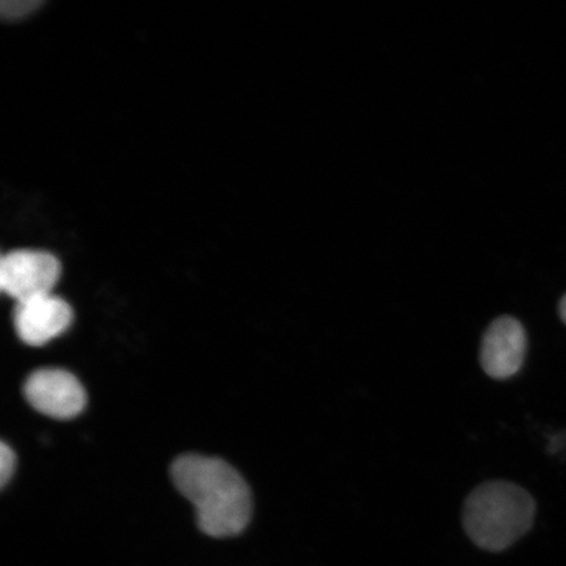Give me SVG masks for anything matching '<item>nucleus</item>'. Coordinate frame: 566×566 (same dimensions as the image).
Segmentation results:
<instances>
[{"instance_id": "39448f33", "label": "nucleus", "mask_w": 566, "mask_h": 566, "mask_svg": "<svg viewBox=\"0 0 566 566\" xmlns=\"http://www.w3.org/2000/svg\"><path fill=\"white\" fill-rule=\"evenodd\" d=\"M526 331L512 316H501L486 329L481 342L480 364L493 379L513 378L525 363Z\"/></svg>"}, {"instance_id": "7ed1b4c3", "label": "nucleus", "mask_w": 566, "mask_h": 566, "mask_svg": "<svg viewBox=\"0 0 566 566\" xmlns=\"http://www.w3.org/2000/svg\"><path fill=\"white\" fill-rule=\"evenodd\" d=\"M61 263L45 251L17 250L0 261V286L18 303L52 294L61 275Z\"/></svg>"}, {"instance_id": "20e7f679", "label": "nucleus", "mask_w": 566, "mask_h": 566, "mask_svg": "<svg viewBox=\"0 0 566 566\" xmlns=\"http://www.w3.org/2000/svg\"><path fill=\"white\" fill-rule=\"evenodd\" d=\"M24 395L40 413L67 420L86 407L87 396L73 374L59 369L34 371L24 385Z\"/></svg>"}, {"instance_id": "423d86ee", "label": "nucleus", "mask_w": 566, "mask_h": 566, "mask_svg": "<svg viewBox=\"0 0 566 566\" xmlns=\"http://www.w3.org/2000/svg\"><path fill=\"white\" fill-rule=\"evenodd\" d=\"M73 322V310L66 301L52 294L17 304L13 323L21 342L42 346L59 337Z\"/></svg>"}, {"instance_id": "6e6552de", "label": "nucleus", "mask_w": 566, "mask_h": 566, "mask_svg": "<svg viewBox=\"0 0 566 566\" xmlns=\"http://www.w3.org/2000/svg\"><path fill=\"white\" fill-rule=\"evenodd\" d=\"M17 457L9 444L2 442L0 446V484L6 486L15 472Z\"/></svg>"}, {"instance_id": "0eeeda50", "label": "nucleus", "mask_w": 566, "mask_h": 566, "mask_svg": "<svg viewBox=\"0 0 566 566\" xmlns=\"http://www.w3.org/2000/svg\"><path fill=\"white\" fill-rule=\"evenodd\" d=\"M40 6L41 2L38 0H23V2L12 0V2H3L0 7H2V13L7 19H20L30 15Z\"/></svg>"}, {"instance_id": "f257e3e1", "label": "nucleus", "mask_w": 566, "mask_h": 566, "mask_svg": "<svg viewBox=\"0 0 566 566\" xmlns=\"http://www.w3.org/2000/svg\"><path fill=\"white\" fill-rule=\"evenodd\" d=\"M177 490L192 502L198 526L214 537L235 536L248 526L252 497L244 479L221 459L182 455L172 465Z\"/></svg>"}, {"instance_id": "f03ea898", "label": "nucleus", "mask_w": 566, "mask_h": 566, "mask_svg": "<svg viewBox=\"0 0 566 566\" xmlns=\"http://www.w3.org/2000/svg\"><path fill=\"white\" fill-rule=\"evenodd\" d=\"M536 505L523 488L507 481H488L464 502L465 533L478 547L504 551L533 526Z\"/></svg>"}, {"instance_id": "1a4fd4ad", "label": "nucleus", "mask_w": 566, "mask_h": 566, "mask_svg": "<svg viewBox=\"0 0 566 566\" xmlns=\"http://www.w3.org/2000/svg\"><path fill=\"white\" fill-rule=\"evenodd\" d=\"M558 313H560L563 322L566 324V294L563 296L560 304H558Z\"/></svg>"}]
</instances>
